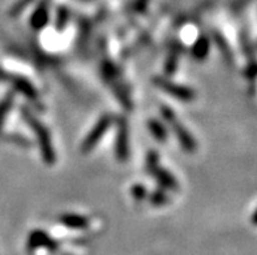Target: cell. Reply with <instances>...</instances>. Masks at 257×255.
<instances>
[{
  "instance_id": "9c48e42d",
  "label": "cell",
  "mask_w": 257,
  "mask_h": 255,
  "mask_svg": "<svg viewBox=\"0 0 257 255\" xmlns=\"http://www.w3.org/2000/svg\"><path fill=\"white\" fill-rule=\"evenodd\" d=\"M60 223L65 226L72 228V229H82L88 226V219L80 215H73V213H65L60 216Z\"/></svg>"
},
{
  "instance_id": "8992f818",
  "label": "cell",
  "mask_w": 257,
  "mask_h": 255,
  "mask_svg": "<svg viewBox=\"0 0 257 255\" xmlns=\"http://www.w3.org/2000/svg\"><path fill=\"white\" fill-rule=\"evenodd\" d=\"M28 246L29 249H37V247H46V249L55 250L58 247L56 245V241L50 238L49 234H46L45 232H41V230H36L33 232L29 237V241H28Z\"/></svg>"
},
{
  "instance_id": "277c9868",
  "label": "cell",
  "mask_w": 257,
  "mask_h": 255,
  "mask_svg": "<svg viewBox=\"0 0 257 255\" xmlns=\"http://www.w3.org/2000/svg\"><path fill=\"white\" fill-rule=\"evenodd\" d=\"M154 82H156L157 86L160 87V89H162L165 93L170 94V95H173L174 98L183 100V102H191V100L195 99L196 97L195 91H193L191 87L176 85L174 84V82L166 80V78H156Z\"/></svg>"
},
{
  "instance_id": "3957f363",
  "label": "cell",
  "mask_w": 257,
  "mask_h": 255,
  "mask_svg": "<svg viewBox=\"0 0 257 255\" xmlns=\"http://www.w3.org/2000/svg\"><path fill=\"white\" fill-rule=\"evenodd\" d=\"M158 159H160V156L157 155V152H149V155L147 156L148 168L156 176L157 180L160 181L161 185H163L165 187H169V189H173V190H176L178 189V182H176V180L173 177V174L170 173V172L161 168L160 164H158Z\"/></svg>"
},
{
  "instance_id": "2e32d148",
  "label": "cell",
  "mask_w": 257,
  "mask_h": 255,
  "mask_svg": "<svg viewBox=\"0 0 257 255\" xmlns=\"http://www.w3.org/2000/svg\"><path fill=\"white\" fill-rule=\"evenodd\" d=\"M251 223L253 224V225L257 226V208H256V211L253 212V215L251 216Z\"/></svg>"
},
{
  "instance_id": "6da1fadb",
  "label": "cell",
  "mask_w": 257,
  "mask_h": 255,
  "mask_svg": "<svg viewBox=\"0 0 257 255\" xmlns=\"http://www.w3.org/2000/svg\"><path fill=\"white\" fill-rule=\"evenodd\" d=\"M24 115H25L26 123L32 126L33 132L36 133V136L38 137L39 147H41V152H42L45 162L47 164H54L55 163V151H54V147H52L50 133L47 132L46 126L38 119L32 116L28 111H24Z\"/></svg>"
},
{
  "instance_id": "4fadbf2b",
  "label": "cell",
  "mask_w": 257,
  "mask_h": 255,
  "mask_svg": "<svg viewBox=\"0 0 257 255\" xmlns=\"http://www.w3.org/2000/svg\"><path fill=\"white\" fill-rule=\"evenodd\" d=\"M68 17H69V13L68 11L65 10V8H60L58 12V19H56V25H58L59 29H63L68 21Z\"/></svg>"
},
{
  "instance_id": "7a4b0ae2",
  "label": "cell",
  "mask_w": 257,
  "mask_h": 255,
  "mask_svg": "<svg viewBox=\"0 0 257 255\" xmlns=\"http://www.w3.org/2000/svg\"><path fill=\"white\" fill-rule=\"evenodd\" d=\"M162 115L165 117L167 123L173 126V130L175 133L176 138L180 142L182 147L186 150L187 152H193L196 150V142L193 137L191 136V133L184 128L180 123H178L176 120L175 113H174L173 110H170L169 107H162Z\"/></svg>"
},
{
  "instance_id": "7c38bea8",
  "label": "cell",
  "mask_w": 257,
  "mask_h": 255,
  "mask_svg": "<svg viewBox=\"0 0 257 255\" xmlns=\"http://www.w3.org/2000/svg\"><path fill=\"white\" fill-rule=\"evenodd\" d=\"M17 89H19L21 93H24L28 98H36L37 93L36 90H34V87L32 86V85L29 84V82L26 81V80H19V82H17Z\"/></svg>"
},
{
  "instance_id": "30bf717a",
  "label": "cell",
  "mask_w": 257,
  "mask_h": 255,
  "mask_svg": "<svg viewBox=\"0 0 257 255\" xmlns=\"http://www.w3.org/2000/svg\"><path fill=\"white\" fill-rule=\"evenodd\" d=\"M209 50H210L209 39L206 38V37H200V38L196 41L195 46H193L192 54L197 60H204V59L208 56Z\"/></svg>"
},
{
  "instance_id": "8fae6325",
  "label": "cell",
  "mask_w": 257,
  "mask_h": 255,
  "mask_svg": "<svg viewBox=\"0 0 257 255\" xmlns=\"http://www.w3.org/2000/svg\"><path fill=\"white\" fill-rule=\"evenodd\" d=\"M149 130H150V133L153 134V137L157 139V141L163 142V141L166 139L167 132H166V129L163 128V125L160 123V121H157V120H150Z\"/></svg>"
},
{
  "instance_id": "5bb4252c",
  "label": "cell",
  "mask_w": 257,
  "mask_h": 255,
  "mask_svg": "<svg viewBox=\"0 0 257 255\" xmlns=\"http://www.w3.org/2000/svg\"><path fill=\"white\" fill-rule=\"evenodd\" d=\"M152 202L157 206H160V204L165 203L166 202V197H165V194L163 193H156L153 194V197H152Z\"/></svg>"
},
{
  "instance_id": "52a82bcc",
  "label": "cell",
  "mask_w": 257,
  "mask_h": 255,
  "mask_svg": "<svg viewBox=\"0 0 257 255\" xmlns=\"http://www.w3.org/2000/svg\"><path fill=\"white\" fill-rule=\"evenodd\" d=\"M49 23V3L47 2H42L36 8L34 13L32 15V19H30V24L34 29L39 30L45 28Z\"/></svg>"
},
{
  "instance_id": "ba28073f",
  "label": "cell",
  "mask_w": 257,
  "mask_h": 255,
  "mask_svg": "<svg viewBox=\"0 0 257 255\" xmlns=\"http://www.w3.org/2000/svg\"><path fill=\"white\" fill-rule=\"evenodd\" d=\"M116 155L119 160H127L128 158V130L125 124H121L117 132Z\"/></svg>"
},
{
  "instance_id": "9a60e30c",
  "label": "cell",
  "mask_w": 257,
  "mask_h": 255,
  "mask_svg": "<svg viewBox=\"0 0 257 255\" xmlns=\"http://www.w3.org/2000/svg\"><path fill=\"white\" fill-rule=\"evenodd\" d=\"M132 193H134V195L137 199H141V198H144V195H145V189H144L141 185H137V186L134 187Z\"/></svg>"
},
{
  "instance_id": "5b68a950",
  "label": "cell",
  "mask_w": 257,
  "mask_h": 255,
  "mask_svg": "<svg viewBox=\"0 0 257 255\" xmlns=\"http://www.w3.org/2000/svg\"><path fill=\"white\" fill-rule=\"evenodd\" d=\"M111 123H112V117L106 115V116H102L99 119V121L97 123V125L93 128L90 133L88 134L86 139L82 143V151L84 152H89L95 145H97L99 141H101L102 136H103L104 133L107 132L108 128L111 126Z\"/></svg>"
}]
</instances>
